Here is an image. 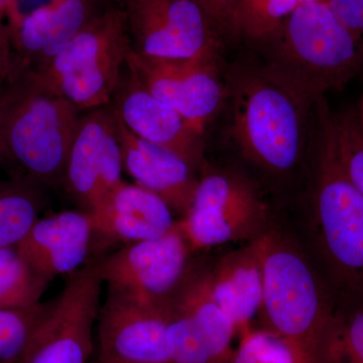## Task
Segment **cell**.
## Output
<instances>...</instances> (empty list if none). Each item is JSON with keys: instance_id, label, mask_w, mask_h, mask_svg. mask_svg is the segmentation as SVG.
Instances as JSON below:
<instances>
[{"instance_id": "6da1fadb", "label": "cell", "mask_w": 363, "mask_h": 363, "mask_svg": "<svg viewBox=\"0 0 363 363\" xmlns=\"http://www.w3.org/2000/svg\"><path fill=\"white\" fill-rule=\"evenodd\" d=\"M229 118L226 136L264 173L292 175L312 150L317 101L296 90L262 60L224 63Z\"/></svg>"}, {"instance_id": "7a4b0ae2", "label": "cell", "mask_w": 363, "mask_h": 363, "mask_svg": "<svg viewBox=\"0 0 363 363\" xmlns=\"http://www.w3.org/2000/svg\"><path fill=\"white\" fill-rule=\"evenodd\" d=\"M82 112L37 72L11 65L0 87L4 162L45 188L62 185Z\"/></svg>"}, {"instance_id": "3957f363", "label": "cell", "mask_w": 363, "mask_h": 363, "mask_svg": "<svg viewBox=\"0 0 363 363\" xmlns=\"http://www.w3.org/2000/svg\"><path fill=\"white\" fill-rule=\"evenodd\" d=\"M255 45L272 73L315 101L363 74V37L321 0L301 4Z\"/></svg>"}, {"instance_id": "277c9868", "label": "cell", "mask_w": 363, "mask_h": 363, "mask_svg": "<svg viewBox=\"0 0 363 363\" xmlns=\"http://www.w3.org/2000/svg\"><path fill=\"white\" fill-rule=\"evenodd\" d=\"M312 152L315 214L322 248L338 292L352 310L359 309L363 308V195L339 159L333 112L325 96L315 106Z\"/></svg>"}, {"instance_id": "5b68a950", "label": "cell", "mask_w": 363, "mask_h": 363, "mask_svg": "<svg viewBox=\"0 0 363 363\" xmlns=\"http://www.w3.org/2000/svg\"><path fill=\"white\" fill-rule=\"evenodd\" d=\"M262 240L264 328L330 363L340 314L334 313L330 298L298 250L274 234H264Z\"/></svg>"}, {"instance_id": "8992f818", "label": "cell", "mask_w": 363, "mask_h": 363, "mask_svg": "<svg viewBox=\"0 0 363 363\" xmlns=\"http://www.w3.org/2000/svg\"><path fill=\"white\" fill-rule=\"evenodd\" d=\"M131 51L124 13L93 16L40 75L81 111L112 102Z\"/></svg>"}, {"instance_id": "52a82bcc", "label": "cell", "mask_w": 363, "mask_h": 363, "mask_svg": "<svg viewBox=\"0 0 363 363\" xmlns=\"http://www.w3.org/2000/svg\"><path fill=\"white\" fill-rule=\"evenodd\" d=\"M267 205L250 180L225 169L201 173L192 205L178 222L191 252L262 235Z\"/></svg>"}, {"instance_id": "ba28073f", "label": "cell", "mask_w": 363, "mask_h": 363, "mask_svg": "<svg viewBox=\"0 0 363 363\" xmlns=\"http://www.w3.org/2000/svg\"><path fill=\"white\" fill-rule=\"evenodd\" d=\"M126 70L201 133L225 106L227 87L221 51L175 60L147 58L130 51Z\"/></svg>"}, {"instance_id": "9c48e42d", "label": "cell", "mask_w": 363, "mask_h": 363, "mask_svg": "<svg viewBox=\"0 0 363 363\" xmlns=\"http://www.w3.org/2000/svg\"><path fill=\"white\" fill-rule=\"evenodd\" d=\"M190 252L176 221L161 238L123 245L94 260L108 293L164 307L187 276Z\"/></svg>"}, {"instance_id": "30bf717a", "label": "cell", "mask_w": 363, "mask_h": 363, "mask_svg": "<svg viewBox=\"0 0 363 363\" xmlns=\"http://www.w3.org/2000/svg\"><path fill=\"white\" fill-rule=\"evenodd\" d=\"M102 285L94 259L69 274L20 363H89Z\"/></svg>"}, {"instance_id": "8fae6325", "label": "cell", "mask_w": 363, "mask_h": 363, "mask_svg": "<svg viewBox=\"0 0 363 363\" xmlns=\"http://www.w3.org/2000/svg\"><path fill=\"white\" fill-rule=\"evenodd\" d=\"M125 16L131 51L140 56L189 59L223 48L195 0H128Z\"/></svg>"}, {"instance_id": "7c38bea8", "label": "cell", "mask_w": 363, "mask_h": 363, "mask_svg": "<svg viewBox=\"0 0 363 363\" xmlns=\"http://www.w3.org/2000/svg\"><path fill=\"white\" fill-rule=\"evenodd\" d=\"M123 152L111 104L82 113L63 184L81 210L92 211L123 182Z\"/></svg>"}, {"instance_id": "4fadbf2b", "label": "cell", "mask_w": 363, "mask_h": 363, "mask_svg": "<svg viewBox=\"0 0 363 363\" xmlns=\"http://www.w3.org/2000/svg\"><path fill=\"white\" fill-rule=\"evenodd\" d=\"M167 308L107 294L98 314L97 359L112 363H171Z\"/></svg>"}, {"instance_id": "5bb4252c", "label": "cell", "mask_w": 363, "mask_h": 363, "mask_svg": "<svg viewBox=\"0 0 363 363\" xmlns=\"http://www.w3.org/2000/svg\"><path fill=\"white\" fill-rule=\"evenodd\" d=\"M111 105L119 121L140 140L171 150L197 173L207 168L204 133L154 96L130 73L123 76Z\"/></svg>"}, {"instance_id": "9a60e30c", "label": "cell", "mask_w": 363, "mask_h": 363, "mask_svg": "<svg viewBox=\"0 0 363 363\" xmlns=\"http://www.w3.org/2000/svg\"><path fill=\"white\" fill-rule=\"evenodd\" d=\"M92 252L95 248L156 240L168 233L174 221L171 208L147 189L123 181L94 210Z\"/></svg>"}, {"instance_id": "2e32d148", "label": "cell", "mask_w": 363, "mask_h": 363, "mask_svg": "<svg viewBox=\"0 0 363 363\" xmlns=\"http://www.w3.org/2000/svg\"><path fill=\"white\" fill-rule=\"evenodd\" d=\"M92 238L90 212L71 210L40 218L16 247L28 264L51 283L89 262Z\"/></svg>"}, {"instance_id": "e0dca14e", "label": "cell", "mask_w": 363, "mask_h": 363, "mask_svg": "<svg viewBox=\"0 0 363 363\" xmlns=\"http://www.w3.org/2000/svg\"><path fill=\"white\" fill-rule=\"evenodd\" d=\"M116 118L123 169L136 185L159 196L183 217L194 199L197 172L171 150L140 140Z\"/></svg>"}, {"instance_id": "ac0fdd59", "label": "cell", "mask_w": 363, "mask_h": 363, "mask_svg": "<svg viewBox=\"0 0 363 363\" xmlns=\"http://www.w3.org/2000/svg\"><path fill=\"white\" fill-rule=\"evenodd\" d=\"M262 235L248 245L228 253L207 274L208 286L215 302L242 334L260 312L264 294Z\"/></svg>"}, {"instance_id": "d6986e66", "label": "cell", "mask_w": 363, "mask_h": 363, "mask_svg": "<svg viewBox=\"0 0 363 363\" xmlns=\"http://www.w3.org/2000/svg\"><path fill=\"white\" fill-rule=\"evenodd\" d=\"M174 300L194 319L204 336L215 363H228L233 350L235 325L212 298L207 274H195L189 269L187 276Z\"/></svg>"}, {"instance_id": "ffe728a7", "label": "cell", "mask_w": 363, "mask_h": 363, "mask_svg": "<svg viewBox=\"0 0 363 363\" xmlns=\"http://www.w3.org/2000/svg\"><path fill=\"white\" fill-rule=\"evenodd\" d=\"M44 186L26 177L0 181V250L18 247L47 205Z\"/></svg>"}, {"instance_id": "44dd1931", "label": "cell", "mask_w": 363, "mask_h": 363, "mask_svg": "<svg viewBox=\"0 0 363 363\" xmlns=\"http://www.w3.org/2000/svg\"><path fill=\"white\" fill-rule=\"evenodd\" d=\"M49 284L23 259L18 247L0 250V309L39 304Z\"/></svg>"}, {"instance_id": "7402d4cb", "label": "cell", "mask_w": 363, "mask_h": 363, "mask_svg": "<svg viewBox=\"0 0 363 363\" xmlns=\"http://www.w3.org/2000/svg\"><path fill=\"white\" fill-rule=\"evenodd\" d=\"M228 363H322L309 351L269 329L240 334Z\"/></svg>"}, {"instance_id": "603a6c76", "label": "cell", "mask_w": 363, "mask_h": 363, "mask_svg": "<svg viewBox=\"0 0 363 363\" xmlns=\"http://www.w3.org/2000/svg\"><path fill=\"white\" fill-rule=\"evenodd\" d=\"M301 0H238L233 21V40L257 44L279 28Z\"/></svg>"}, {"instance_id": "cb8c5ba5", "label": "cell", "mask_w": 363, "mask_h": 363, "mask_svg": "<svg viewBox=\"0 0 363 363\" xmlns=\"http://www.w3.org/2000/svg\"><path fill=\"white\" fill-rule=\"evenodd\" d=\"M51 301L21 309H0V363H20Z\"/></svg>"}, {"instance_id": "d4e9b609", "label": "cell", "mask_w": 363, "mask_h": 363, "mask_svg": "<svg viewBox=\"0 0 363 363\" xmlns=\"http://www.w3.org/2000/svg\"><path fill=\"white\" fill-rule=\"evenodd\" d=\"M168 311V350L171 363H215L206 340L194 319L174 298Z\"/></svg>"}, {"instance_id": "484cf974", "label": "cell", "mask_w": 363, "mask_h": 363, "mask_svg": "<svg viewBox=\"0 0 363 363\" xmlns=\"http://www.w3.org/2000/svg\"><path fill=\"white\" fill-rule=\"evenodd\" d=\"M92 18L87 0H54L49 37L33 71H44Z\"/></svg>"}, {"instance_id": "4316f807", "label": "cell", "mask_w": 363, "mask_h": 363, "mask_svg": "<svg viewBox=\"0 0 363 363\" xmlns=\"http://www.w3.org/2000/svg\"><path fill=\"white\" fill-rule=\"evenodd\" d=\"M339 159L346 175L363 195V130L354 108L333 113Z\"/></svg>"}, {"instance_id": "83f0119b", "label": "cell", "mask_w": 363, "mask_h": 363, "mask_svg": "<svg viewBox=\"0 0 363 363\" xmlns=\"http://www.w3.org/2000/svg\"><path fill=\"white\" fill-rule=\"evenodd\" d=\"M330 363H363V308L340 314Z\"/></svg>"}, {"instance_id": "f1b7e54d", "label": "cell", "mask_w": 363, "mask_h": 363, "mask_svg": "<svg viewBox=\"0 0 363 363\" xmlns=\"http://www.w3.org/2000/svg\"><path fill=\"white\" fill-rule=\"evenodd\" d=\"M222 40L233 39V21L238 0H195Z\"/></svg>"}, {"instance_id": "f546056e", "label": "cell", "mask_w": 363, "mask_h": 363, "mask_svg": "<svg viewBox=\"0 0 363 363\" xmlns=\"http://www.w3.org/2000/svg\"><path fill=\"white\" fill-rule=\"evenodd\" d=\"M351 32L363 37V0H321Z\"/></svg>"}, {"instance_id": "4dcf8cb0", "label": "cell", "mask_w": 363, "mask_h": 363, "mask_svg": "<svg viewBox=\"0 0 363 363\" xmlns=\"http://www.w3.org/2000/svg\"><path fill=\"white\" fill-rule=\"evenodd\" d=\"M54 0H9L7 21L9 30L16 28L23 18L38 9L50 6Z\"/></svg>"}, {"instance_id": "1f68e13d", "label": "cell", "mask_w": 363, "mask_h": 363, "mask_svg": "<svg viewBox=\"0 0 363 363\" xmlns=\"http://www.w3.org/2000/svg\"><path fill=\"white\" fill-rule=\"evenodd\" d=\"M9 4V0H0V49L13 57L9 43V28L4 25V20H7Z\"/></svg>"}, {"instance_id": "d6a6232c", "label": "cell", "mask_w": 363, "mask_h": 363, "mask_svg": "<svg viewBox=\"0 0 363 363\" xmlns=\"http://www.w3.org/2000/svg\"><path fill=\"white\" fill-rule=\"evenodd\" d=\"M11 65H13V58L11 55L6 54V52L0 49V69L9 73Z\"/></svg>"}, {"instance_id": "836d02e7", "label": "cell", "mask_w": 363, "mask_h": 363, "mask_svg": "<svg viewBox=\"0 0 363 363\" xmlns=\"http://www.w3.org/2000/svg\"><path fill=\"white\" fill-rule=\"evenodd\" d=\"M355 109V113H357L358 121H359L360 126L363 130V94L360 97L359 102H358L357 107Z\"/></svg>"}, {"instance_id": "e575fe53", "label": "cell", "mask_w": 363, "mask_h": 363, "mask_svg": "<svg viewBox=\"0 0 363 363\" xmlns=\"http://www.w3.org/2000/svg\"><path fill=\"white\" fill-rule=\"evenodd\" d=\"M6 72L2 70V69H0V86H1L2 83H4V79H6Z\"/></svg>"}, {"instance_id": "d590c367", "label": "cell", "mask_w": 363, "mask_h": 363, "mask_svg": "<svg viewBox=\"0 0 363 363\" xmlns=\"http://www.w3.org/2000/svg\"><path fill=\"white\" fill-rule=\"evenodd\" d=\"M4 164H6V162H4V155H2L1 147H0V166H4Z\"/></svg>"}, {"instance_id": "8d00e7d4", "label": "cell", "mask_w": 363, "mask_h": 363, "mask_svg": "<svg viewBox=\"0 0 363 363\" xmlns=\"http://www.w3.org/2000/svg\"><path fill=\"white\" fill-rule=\"evenodd\" d=\"M308 1H317V0H301V4H304V2Z\"/></svg>"}, {"instance_id": "74e56055", "label": "cell", "mask_w": 363, "mask_h": 363, "mask_svg": "<svg viewBox=\"0 0 363 363\" xmlns=\"http://www.w3.org/2000/svg\"><path fill=\"white\" fill-rule=\"evenodd\" d=\"M94 363H112V362H101V360L96 359V362H95Z\"/></svg>"}]
</instances>
